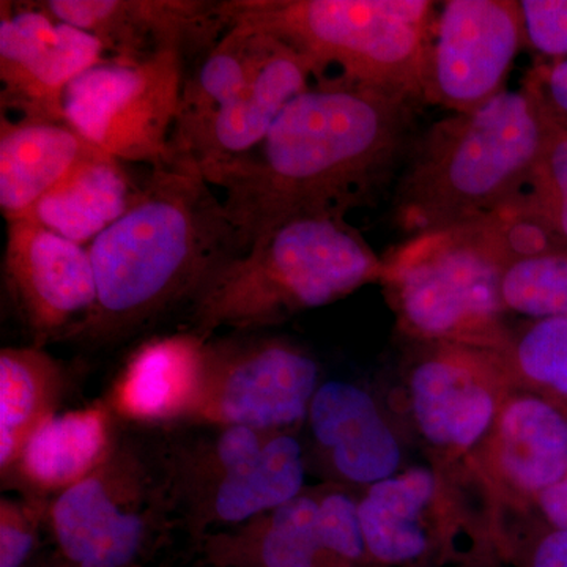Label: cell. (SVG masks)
I'll return each instance as SVG.
<instances>
[{
	"mask_svg": "<svg viewBox=\"0 0 567 567\" xmlns=\"http://www.w3.org/2000/svg\"><path fill=\"white\" fill-rule=\"evenodd\" d=\"M413 102L364 85L316 82L279 115L259 147L203 171L244 252L274 227L371 204L405 151Z\"/></svg>",
	"mask_w": 567,
	"mask_h": 567,
	"instance_id": "obj_1",
	"label": "cell"
},
{
	"mask_svg": "<svg viewBox=\"0 0 567 567\" xmlns=\"http://www.w3.org/2000/svg\"><path fill=\"white\" fill-rule=\"evenodd\" d=\"M89 254L96 306L76 339L107 344L175 306L192 305L244 246L200 167L173 156L151 169L132 207L92 241Z\"/></svg>",
	"mask_w": 567,
	"mask_h": 567,
	"instance_id": "obj_2",
	"label": "cell"
},
{
	"mask_svg": "<svg viewBox=\"0 0 567 567\" xmlns=\"http://www.w3.org/2000/svg\"><path fill=\"white\" fill-rule=\"evenodd\" d=\"M546 134L547 115L524 85L480 110L434 123L399 178V227L413 237L470 221L514 199L527 188Z\"/></svg>",
	"mask_w": 567,
	"mask_h": 567,
	"instance_id": "obj_3",
	"label": "cell"
},
{
	"mask_svg": "<svg viewBox=\"0 0 567 567\" xmlns=\"http://www.w3.org/2000/svg\"><path fill=\"white\" fill-rule=\"evenodd\" d=\"M385 262L346 216L289 219L224 265L192 306L193 331L251 333L382 281Z\"/></svg>",
	"mask_w": 567,
	"mask_h": 567,
	"instance_id": "obj_4",
	"label": "cell"
},
{
	"mask_svg": "<svg viewBox=\"0 0 567 567\" xmlns=\"http://www.w3.org/2000/svg\"><path fill=\"white\" fill-rule=\"evenodd\" d=\"M431 0H221L226 24L264 33L303 55L315 81L349 82L423 103L436 17Z\"/></svg>",
	"mask_w": 567,
	"mask_h": 567,
	"instance_id": "obj_5",
	"label": "cell"
},
{
	"mask_svg": "<svg viewBox=\"0 0 567 567\" xmlns=\"http://www.w3.org/2000/svg\"><path fill=\"white\" fill-rule=\"evenodd\" d=\"M380 284L415 344L496 350L513 322L499 298L505 259L481 216L406 237L383 256Z\"/></svg>",
	"mask_w": 567,
	"mask_h": 567,
	"instance_id": "obj_6",
	"label": "cell"
},
{
	"mask_svg": "<svg viewBox=\"0 0 567 567\" xmlns=\"http://www.w3.org/2000/svg\"><path fill=\"white\" fill-rule=\"evenodd\" d=\"M175 513L166 458L117 440L96 472L54 496L47 518L63 566L141 567Z\"/></svg>",
	"mask_w": 567,
	"mask_h": 567,
	"instance_id": "obj_7",
	"label": "cell"
},
{
	"mask_svg": "<svg viewBox=\"0 0 567 567\" xmlns=\"http://www.w3.org/2000/svg\"><path fill=\"white\" fill-rule=\"evenodd\" d=\"M372 567H445L494 533L495 502L473 468L405 466L358 494Z\"/></svg>",
	"mask_w": 567,
	"mask_h": 567,
	"instance_id": "obj_8",
	"label": "cell"
},
{
	"mask_svg": "<svg viewBox=\"0 0 567 567\" xmlns=\"http://www.w3.org/2000/svg\"><path fill=\"white\" fill-rule=\"evenodd\" d=\"M399 386L402 424L442 468H470L513 390L494 350L416 344Z\"/></svg>",
	"mask_w": 567,
	"mask_h": 567,
	"instance_id": "obj_9",
	"label": "cell"
},
{
	"mask_svg": "<svg viewBox=\"0 0 567 567\" xmlns=\"http://www.w3.org/2000/svg\"><path fill=\"white\" fill-rule=\"evenodd\" d=\"M320 385L316 358L290 339H208L203 386L188 421L295 434L306 424Z\"/></svg>",
	"mask_w": 567,
	"mask_h": 567,
	"instance_id": "obj_10",
	"label": "cell"
},
{
	"mask_svg": "<svg viewBox=\"0 0 567 567\" xmlns=\"http://www.w3.org/2000/svg\"><path fill=\"white\" fill-rule=\"evenodd\" d=\"M185 63L175 52L144 62L106 59L70 85L65 121L118 162L164 166L173 159Z\"/></svg>",
	"mask_w": 567,
	"mask_h": 567,
	"instance_id": "obj_11",
	"label": "cell"
},
{
	"mask_svg": "<svg viewBox=\"0 0 567 567\" xmlns=\"http://www.w3.org/2000/svg\"><path fill=\"white\" fill-rule=\"evenodd\" d=\"M525 44L516 0H446L425 54L423 103L451 114L480 110L499 93Z\"/></svg>",
	"mask_w": 567,
	"mask_h": 567,
	"instance_id": "obj_12",
	"label": "cell"
},
{
	"mask_svg": "<svg viewBox=\"0 0 567 567\" xmlns=\"http://www.w3.org/2000/svg\"><path fill=\"white\" fill-rule=\"evenodd\" d=\"M3 278L37 347L76 339L95 311L89 248L32 219L7 223Z\"/></svg>",
	"mask_w": 567,
	"mask_h": 567,
	"instance_id": "obj_13",
	"label": "cell"
},
{
	"mask_svg": "<svg viewBox=\"0 0 567 567\" xmlns=\"http://www.w3.org/2000/svg\"><path fill=\"white\" fill-rule=\"evenodd\" d=\"M0 14V106L21 118L66 122L63 100L71 84L106 61L92 33L52 20L31 2Z\"/></svg>",
	"mask_w": 567,
	"mask_h": 567,
	"instance_id": "obj_14",
	"label": "cell"
},
{
	"mask_svg": "<svg viewBox=\"0 0 567 567\" xmlns=\"http://www.w3.org/2000/svg\"><path fill=\"white\" fill-rule=\"evenodd\" d=\"M52 20L102 41L107 59L144 62L175 52L197 61L227 31L208 0H47L31 2Z\"/></svg>",
	"mask_w": 567,
	"mask_h": 567,
	"instance_id": "obj_15",
	"label": "cell"
},
{
	"mask_svg": "<svg viewBox=\"0 0 567 567\" xmlns=\"http://www.w3.org/2000/svg\"><path fill=\"white\" fill-rule=\"evenodd\" d=\"M472 466L495 505L532 509L567 475V409L513 388Z\"/></svg>",
	"mask_w": 567,
	"mask_h": 567,
	"instance_id": "obj_16",
	"label": "cell"
},
{
	"mask_svg": "<svg viewBox=\"0 0 567 567\" xmlns=\"http://www.w3.org/2000/svg\"><path fill=\"white\" fill-rule=\"evenodd\" d=\"M305 447L295 434H271L256 453L186 477L174 488L194 533L229 529L303 494Z\"/></svg>",
	"mask_w": 567,
	"mask_h": 567,
	"instance_id": "obj_17",
	"label": "cell"
},
{
	"mask_svg": "<svg viewBox=\"0 0 567 567\" xmlns=\"http://www.w3.org/2000/svg\"><path fill=\"white\" fill-rule=\"evenodd\" d=\"M306 424L324 465L342 486L361 492L409 466L406 429L368 388L344 380L323 382Z\"/></svg>",
	"mask_w": 567,
	"mask_h": 567,
	"instance_id": "obj_18",
	"label": "cell"
},
{
	"mask_svg": "<svg viewBox=\"0 0 567 567\" xmlns=\"http://www.w3.org/2000/svg\"><path fill=\"white\" fill-rule=\"evenodd\" d=\"M312 81L315 69L308 59L270 37L267 54L249 84L233 102L193 128L175 134L171 140L173 156L207 169L248 155Z\"/></svg>",
	"mask_w": 567,
	"mask_h": 567,
	"instance_id": "obj_19",
	"label": "cell"
},
{
	"mask_svg": "<svg viewBox=\"0 0 567 567\" xmlns=\"http://www.w3.org/2000/svg\"><path fill=\"white\" fill-rule=\"evenodd\" d=\"M207 342L193 330L145 342L112 386V413L137 424L188 421L203 386Z\"/></svg>",
	"mask_w": 567,
	"mask_h": 567,
	"instance_id": "obj_20",
	"label": "cell"
},
{
	"mask_svg": "<svg viewBox=\"0 0 567 567\" xmlns=\"http://www.w3.org/2000/svg\"><path fill=\"white\" fill-rule=\"evenodd\" d=\"M115 443L114 413L106 401L52 415L22 447L7 480L33 498L61 495L96 472Z\"/></svg>",
	"mask_w": 567,
	"mask_h": 567,
	"instance_id": "obj_21",
	"label": "cell"
},
{
	"mask_svg": "<svg viewBox=\"0 0 567 567\" xmlns=\"http://www.w3.org/2000/svg\"><path fill=\"white\" fill-rule=\"evenodd\" d=\"M70 123L18 118L0 122V212L9 221L25 219L93 152Z\"/></svg>",
	"mask_w": 567,
	"mask_h": 567,
	"instance_id": "obj_22",
	"label": "cell"
},
{
	"mask_svg": "<svg viewBox=\"0 0 567 567\" xmlns=\"http://www.w3.org/2000/svg\"><path fill=\"white\" fill-rule=\"evenodd\" d=\"M208 566L331 567L319 532L317 488L238 527L205 537Z\"/></svg>",
	"mask_w": 567,
	"mask_h": 567,
	"instance_id": "obj_23",
	"label": "cell"
},
{
	"mask_svg": "<svg viewBox=\"0 0 567 567\" xmlns=\"http://www.w3.org/2000/svg\"><path fill=\"white\" fill-rule=\"evenodd\" d=\"M140 188L122 162L96 151L44 194L25 219L84 246L125 215Z\"/></svg>",
	"mask_w": 567,
	"mask_h": 567,
	"instance_id": "obj_24",
	"label": "cell"
},
{
	"mask_svg": "<svg viewBox=\"0 0 567 567\" xmlns=\"http://www.w3.org/2000/svg\"><path fill=\"white\" fill-rule=\"evenodd\" d=\"M66 377L43 347H6L0 352V473L3 480L22 447L48 417L65 391Z\"/></svg>",
	"mask_w": 567,
	"mask_h": 567,
	"instance_id": "obj_25",
	"label": "cell"
},
{
	"mask_svg": "<svg viewBox=\"0 0 567 567\" xmlns=\"http://www.w3.org/2000/svg\"><path fill=\"white\" fill-rule=\"evenodd\" d=\"M270 47V37L230 25L186 71L173 136L193 128L241 93ZM173 140V137H171Z\"/></svg>",
	"mask_w": 567,
	"mask_h": 567,
	"instance_id": "obj_26",
	"label": "cell"
},
{
	"mask_svg": "<svg viewBox=\"0 0 567 567\" xmlns=\"http://www.w3.org/2000/svg\"><path fill=\"white\" fill-rule=\"evenodd\" d=\"M494 352L513 388L567 409V316L513 324Z\"/></svg>",
	"mask_w": 567,
	"mask_h": 567,
	"instance_id": "obj_27",
	"label": "cell"
},
{
	"mask_svg": "<svg viewBox=\"0 0 567 567\" xmlns=\"http://www.w3.org/2000/svg\"><path fill=\"white\" fill-rule=\"evenodd\" d=\"M507 315L524 320L567 316V248L507 265L499 278Z\"/></svg>",
	"mask_w": 567,
	"mask_h": 567,
	"instance_id": "obj_28",
	"label": "cell"
},
{
	"mask_svg": "<svg viewBox=\"0 0 567 567\" xmlns=\"http://www.w3.org/2000/svg\"><path fill=\"white\" fill-rule=\"evenodd\" d=\"M494 536L507 567H567V532L532 509L496 505Z\"/></svg>",
	"mask_w": 567,
	"mask_h": 567,
	"instance_id": "obj_29",
	"label": "cell"
},
{
	"mask_svg": "<svg viewBox=\"0 0 567 567\" xmlns=\"http://www.w3.org/2000/svg\"><path fill=\"white\" fill-rule=\"evenodd\" d=\"M524 193L537 215L567 246V130L548 117L546 141Z\"/></svg>",
	"mask_w": 567,
	"mask_h": 567,
	"instance_id": "obj_30",
	"label": "cell"
},
{
	"mask_svg": "<svg viewBox=\"0 0 567 567\" xmlns=\"http://www.w3.org/2000/svg\"><path fill=\"white\" fill-rule=\"evenodd\" d=\"M48 516L44 499L24 495L0 502V567H24L39 543L41 522Z\"/></svg>",
	"mask_w": 567,
	"mask_h": 567,
	"instance_id": "obj_31",
	"label": "cell"
},
{
	"mask_svg": "<svg viewBox=\"0 0 567 567\" xmlns=\"http://www.w3.org/2000/svg\"><path fill=\"white\" fill-rule=\"evenodd\" d=\"M525 43L547 61L567 59V0H520Z\"/></svg>",
	"mask_w": 567,
	"mask_h": 567,
	"instance_id": "obj_32",
	"label": "cell"
},
{
	"mask_svg": "<svg viewBox=\"0 0 567 567\" xmlns=\"http://www.w3.org/2000/svg\"><path fill=\"white\" fill-rule=\"evenodd\" d=\"M522 85L535 96L551 122L567 130V59L537 63Z\"/></svg>",
	"mask_w": 567,
	"mask_h": 567,
	"instance_id": "obj_33",
	"label": "cell"
},
{
	"mask_svg": "<svg viewBox=\"0 0 567 567\" xmlns=\"http://www.w3.org/2000/svg\"><path fill=\"white\" fill-rule=\"evenodd\" d=\"M540 520L567 532V475L554 487L544 492L532 507Z\"/></svg>",
	"mask_w": 567,
	"mask_h": 567,
	"instance_id": "obj_34",
	"label": "cell"
},
{
	"mask_svg": "<svg viewBox=\"0 0 567 567\" xmlns=\"http://www.w3.org/2000/svg\"><path fill=\"white\" fill-rule=\"evenodd\" d=\"M445 567H507L494 535L480 537Z\"/></svg>",
	"mask_w": 567,
	"mask_h": 567,
	"instance_id": "obj_35",
	"label": "cell"
},
{
	"mask_svg": "<svg viewBox=\"0 0 567 567\" xmlns=\"http://www.w3.org/2000/svg\"><path fill=\"white\" fill-rule=\"evenodd\" d=\"M59 567H65V566H63L62 563H61V566H59Z\"/></svg>",
	"mask_w": 567,
	"mask_h": 567,
	"instance_id": "obj_36",
	"label": "cell"
},
{
	"mask_svg": "<svg viewBox=\"0 0 567 567\" xmlns=\"http://www.w3.org/2000/svg\"><path fill=\"white\" fill-rule=\"evenodd\" d=\"M208 567H215V566H208Z\"/></svg>",
	"mask_w": 567,
	"mask_h": 567,
	"instance_id": "obj_37",
	"label": "cell"
}]
</instances>
